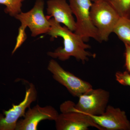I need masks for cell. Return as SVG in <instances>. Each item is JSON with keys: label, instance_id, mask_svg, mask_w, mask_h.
<instances>
[{"label": "cell", "instance_id": "6da1fadb", "mask_svg": "<svg viewBox=\"0 0 130 130\" xmlns=\"http://www.w3.org/2000/svg\"><path fill=\"white\" fill-rule=\"evenodd\" d=\"M50 18L48 20L51 27L47 34L51 36L52 39L61 38L64 46L58 47L53 52H48L47 54L48 56L63 61L67 60L72 56L83 63L89 60V57H95V54L86 51L91 46L85 43L80 36L73 32L66 26H61L60 24L53 18Z\"/></svg>", "mask_w": 130, "mask_h": 130}, {"label": "cell", "instance_id": "7a4b0ae2", "mask_svg": "<svg viewBox=\"0 0 130 130\" xmlns=\"http://www.w3.org/2000/svg\"><path fill=\"white\" fill-rule=\"evenodd\" d=\"M44 0H36L34 6L29 11L22 12L14 17L20 21L21 25L19 29L16 44L12 54L15 53L26 40L25 30L27 27L29 29L32 37L47 34L49 31L51 26L48 18L44 14Z\"/></svg>", "mask_w": 130, "mask_h": 130}, {"label": "cell", "instance_id": "3957f363", "mask_svg": "<svg viewBox=\"0 0 130 130\" xmlns=\"http://www.w3.org/2000/svg\"><path fill=\"white\" fill-rule=\"evenodd\" d=\"M90 17L101 42L108 40L120 18L115 10L103 0H97L93 3Z\"/></svg>", "mask_w": 130, "mask_h": 130}, {"label": "cell", "instance_id": "277c9868", "mask_svg": "<svg viewBox=\"0 0 130 130\" xmlns=\"http://www.w3.org/2000/svg\"><path fill=\"white\" fill-rule=\"evenodd\" d=\"M74 102L67 101L60 106L61 113L55 120L57 130H87L89 127H95L103 130L95 122L90 116L77 111Z\"/></svg>", "mask_w": 130, "mask_h": 130}, {"label": "cell", "instance_id": "5b68a950", "mask_svg": "<svg viewBox=\"0 0 130 130\" xmlns=\"http://www.w3.org/2000/svg\"><path fill=\"white\" fill-rule=\"evenodd\" d=\"M93 3L91 0H69V5L76 19L74 32L85 42L92 38L101 42L97 29L91 18L90 9Z\"/></svg>", "mask_w": 130, "mask_h": 130}, {"label": "cell", "instance_id": "8992f818", "mask_svg": "<svg viewBox=\"0 0 130 130\" xmlns=\"http://www.w3.org/2000/svg\"><path fill=\"white\" fill-rule=\"evenodd\" d=\"M47 69L53 75L54 79L65 86L74 97H79L93 88L89 83L66 71L55 60L49 61Z\"/></svg>", "mask_w": 130, "mask_h": 130}, {"label": "cell", "instance_id": "52a82bcc", "mask_svg": "<svg viewBox=\"0 0 130 130\" xmlns=\"http://www.w3.org/2000/svg\"><path fill=\"white\" fill-rule=\"evenodd\" d=\"M110 94L102 89L92 88L79 97L74 108L77 111L89 115H101L106 111Z\"/></svg>", "mask_w": 130, "mask_h": 130}, {"label": "cell", "instance_id": "ba28073f", "mask_svg": "<svg viewBox=\"0 0 130 130\" xmlns=\"http://www.w3.org/2000/svg\"><path fill=\"white\" fill-rule=\"evenodd\" d=\"M37 97V90L35 85L29 84L23 100L18 105H13L9 110L4 111L5 116L0 114V130H15L19 119L24 117L26 110L30 108Z\"/></svg>", "mask_w": 130, "mask_h": 130}, {"label": "cell", "instance_id": "9c48e42d", "mask_svg": "<svg viewBox=\"0 0 130 130\" xmlns=\"http://www.w3.org/2000/svg\"><path fill=\"white\" fill-rule=\"evenodd\" d=\"M59 113L51 106L41 107L36 105L29 108L23 119L19 120L15 130H37L40 122L44 120L55 121Z\"/></svg>", "mask_w": 130, "mask_h": 130}, {"label": "cell", "instance_id": "30bf717a", "mask_svg": "<svg viewBox=\"0 0 130 130\" xmlns=\"http://www.w3.org/2000/svg\"><path fill=\"white\" fill-rule=\"evenodd\" d=\"M89 116L103 130H130V122L125 112L119 108L108 105L101 115Z\"/></svg>", "mask_w": 130, "mask_h": 130}, {"label": "cell", "instance_id": "8fae6325", "mask_svg": "<svg viewBox=\"0 0 130 130\" xmlns=\"http://www.w3.org/2000/svg\"><path fill=\"white\" fill-rule=\"evenodd\" d=\"M47 13L59 23L64 25L70 30L74 31L76 22L70 5L66 0H48Z\"/></svg>", "mask_w": 130, "mask_h": 130}, {"label": "cell", "instance_id": "7c38bea8", "mask_svg": "<svg viewBox=\"0 0 130 130\" xmlns=\"http://www.w3.org/2000/svg\"><path fill=\"white\" fill-rule=\"evenodd\" d=\"M113 32L124 44L130 46V19L120 18Z\"/></svg>", "mask_w": 130, "mask_h": 130}, {"label": "cell", "instance_id": "4fadbf2b", "mask_svg": "<svg viewBox=\"0 0 130 130\" xmlns=\"http://www.w3.org/2000/svg\"><path fill=\"white\" fill-rule=\"evenodd\" d=\"M109 4L120 18L130 19V0H103Z\"/></svg>", "mask_w": 130, "mask_h": 130}, {"label": "cell", "instance_id": "5bb4252c", "mask_svg": "<svg viewBox=\"0 0 130 130\" xmlns=\"http://www.w3.org/2000/svg\"><path fill=\"white\" fill-rule=\"evenodd\" d=\"M25 0H0V4L6 6L5 12L9 16L14 17L22 12V3Z\"/></svg>", "mask_w": 130, "mask_h": 130}, {"label": "cell", "instance_id": "9a60e30c", "mask_svg": "<svg viewBox=\"0 0 130 130\" xmlns=\"http://www.w3.org/2000/svg\"><path fill=\"white\" fill-rule=\"evenodd\" d=\"M116 81L124 86H130V74L128 71L118 72L115 74Z\"/></svg>", "mask_w": 130, "mask_h": 130}, {"label": "cell", "instance_id": "2e32d148", "mask_svg": "<svg viewBox=\"0 0 130 130\" xmlns=\"http://www.w3.org/2000/svg\"><path fill=\"white\" fill-rule=\"evenodd\" d=\"M125 51L124 55L125 58V66L128 72L130 73V46L125 44Z\"/></svg>", "mask_w": 130, "mask_h": 130}, {"label": "cell", "instance_id": "e0dca14e", "mask_svg": "<svg viewBox=\"0 0 130 130\" xmlns=\"http://www.w3.org/2000/svg\"><path fill=\"white\" fill-rule=\"evenodd\" d=\"M93 2H95L97 0H91Z\"/></svg>", "mask_w": 130, "mask_h": 130}]
</instances>
